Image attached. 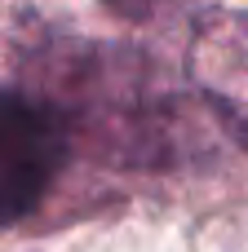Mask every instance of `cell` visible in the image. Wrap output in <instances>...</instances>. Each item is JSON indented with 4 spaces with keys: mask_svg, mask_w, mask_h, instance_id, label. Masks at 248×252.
<instances>
[{
    "mask_svg": "<svg viewBox=\"0 0 248 252\" xmlns=\"http://www.w3.org/2000/svg\"><path fill=\"white\" fill-rule=\"evenodd\" d=\"M22 80L44 89L71 120L75 146L111 168H177L191 146L182 97L155 62L129 44L49 35L22 53Z\"/></svg>",
    "mask_w": 248,
    "mask_h": 252,
    "instance_id": "obj_1",
    "label": "cell"
},
{
    "mask_svg": "<svg viewBox=\"0 0 248 252\" xmlns=\"http://www.w3.org/2000/svg\"><path fill=\"white\" fill-rule=\"evenodd\" d=\"M75 133L62 106L31 80L0 84V230L27 221L62 182Z\"/></svg>",
    "mask_w": 248,
    "mask_h": 252,
    "instance_id": "obj_2",
    "label": "cell"
},
{
    "mask_svg": "<svg viewBox=\"0 0 248 252\" xmlns=\"http://www.w3.org/2000/svg\"><path fill=\"white\" fill-rule=\"evenodd\" d=\"M191 84L217 124L248 151V18L217 13L204 18L191 44Z\"/></svg>",
    "mask_w": 248,
    "mask_h": 252,
    "instance_id": "obj_3",
    "label": "cell"
},
{
    "mask_svg": "<svg viewBox=\"0 0 248 252\" xmlns=\"http://www.w3.org/2000/svg\"><path fill=\"white\" fill-rule=\"evenodd\" d=\"M102 4L120 18H129V22H164V18H177V13L209 9L213 0H102Z\"/></svg>",
    "mask_w": 248,
    "mask_h": 252,
    "instance_id": "obj_4",
    "label": "cell"
}]
</instances>
